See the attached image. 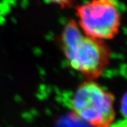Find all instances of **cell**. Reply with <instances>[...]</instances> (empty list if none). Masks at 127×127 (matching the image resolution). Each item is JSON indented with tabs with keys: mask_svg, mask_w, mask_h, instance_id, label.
I'll list each match as a JSON object with an SVG mask.
<instances>
[{
	"mask_svg": "<svg viewBox=\"0 0 127 127\" xmlns=\"http://www.w3.org/2000/svg\"><path fill=\"white\" fill-rule=\"evenodd\" d=\"M59 46L70 67L87 81L99 78L111 62L112 51L106 41L86 35L73 19L62 28Z\"/></svg>",
	"mask_w": 127,
	"mask_h": 127,
	"instance_id": "cell-1",
	"label": "cell"
},
{
	"mask_svg": "<svg viewBox=\"0 0 127 127\" xmlns=\"http://www.w3.org/2000/svg\"><path fill=\"white\" fill-rule=\"evenodd\" d=\"M115 97L95 81L82 82L71 100L73 114L91 127H110L115 121Z\"/></svg>",
	"mask_w": 127,
	"mask_h": 127,
	"instance_id": "cell-2",
	"label": "cell"
},
{
	"mask_svg": "<svg viewBox=\"0 0 127 127\" xmlns=\"http://www.w3.org/2000/svg\"><path fill=\"white\" fill-rule=\"evenodd\" d=\"M78 25L88 36L101 40L114 39L122 25L121 10L116 0H89L76 7Z\"/></svg>",
	"mask_w": 127,
	"mask_h": 127,
	"instance_id": "cell-3",
	"label": "cell"
},
{
	"mask_svg": "<svg viewBox=\"0 0 127 127\" xmlns=\"http://www.w3.org/2000/svg\"><path fill=\"white\" fill-rule=\"evenodd\" d=\"M47 3L56 5L61 9H68L72 6L76 0H44Z\"/></svg>",
	"mask_w": 127,
	"mask_h": 127,
	"instance_id": "cell-4",
	"label": "cell"
},
{
	"mask_svg": "<svg viewBox=\"0 0 127 127\" xmlns=\"http://www.w3.org/2000/svg\"><path fill=\"white\" fill-rule=\"evenodd\" d=\"M127 96H126V94L124 95L123 97V100L122 101V105H121V107H122V113L124 114L125 118H126V114H127Z\"/></svg>",
	"mask_w": 127,
	"mask_h": 127,
	"instance_id": "cell-5",
	"label": "cell"
},
{
	"mask_svg": "<svg viewBox=\"0 0 127 127\" xmlns=\"http://www.w3.org/2000/svg\"><path fill=\"white\" fill-rule=\"evenodd\" d=\"M110 127H127V120L126 119H124V120H121L117 122L114 123Z\"/></svg>",
	"mask_w": 127,
	"mask_h": 127,
	"instance_id": "cell-6",
	"label": "cell"
}]
</instances>
